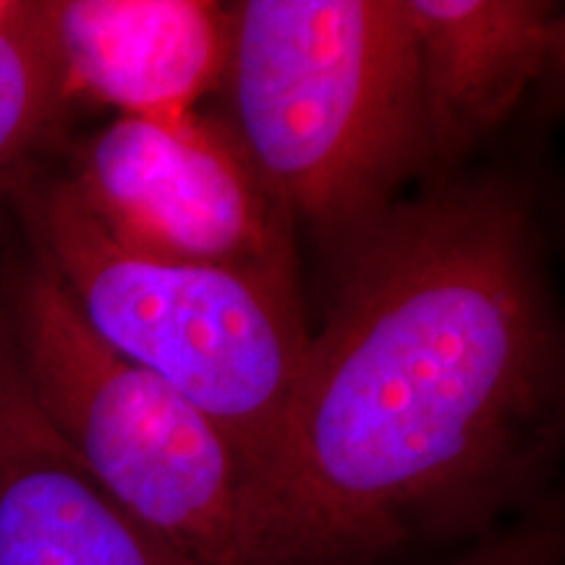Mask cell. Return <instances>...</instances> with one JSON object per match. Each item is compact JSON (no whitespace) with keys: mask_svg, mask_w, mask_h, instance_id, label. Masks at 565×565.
<instances>
[{"mask_svg":"<svg viewBox=\"0 0 565 565\" xmlns=\"http://www.w3.org/2000/svg\"><path fill=\"white\" fill-rule=\"evenodd\" d=\"M246 500L249 565H385L532 508L563 445V322L513 179L440 175L338 246Z\"/></svg>","mask_w":565,"mask_h":565,"instance_id":"cell-1","label":"cell"},{"mask_svg":"<svg viewBox=\"0 0 565 565\" xmlns=\"http://www.w3.org/2000/svg\"><path fill=\"white\" fill-rule=\"evenodd\" d=\"M228 21V124L294 225L335 252L433 173L406 0H242Z\"/></svg>","mask_w":565,"mask_h":565,"instance_id":"cell-2","label":"cell"},{"mask_svg":"<svg viewBox=\"0 0 565 565\" xmlns=\"http://www.w3.org/2000/svg\"><path fill=\"white\" fill-rule=\"evenodd\" d=\"M9 210L92 333L221 429L242 466L246 505L275 454L312 335L299 286L126 249L63 175L42 168L19 183Z\"/></svg>","mask_w":565,"mask_h":565,"instance_id":"cell-3","label":"cell"},{"mask_svg":"<svg viewBox=\"0 0 565 565\" xmlns=\"http://www.w3.org/2000/svg\"><path fill=\"white\" fill-rule=\"evenodd\" d=\"M0 333L92 477L189 565H249L244 475L192 401L105 345L24 242L0 257Z\"/></svg>","mask_w":565,"mask_h":565,"instance_id":"cell-4","label":"cell"},{"mask_svg":"<svg viewBox=\"0 0 565 565\" xmlns=\"http://www.w3.org/2000/svg\"><path fill=\"white\" fill-rule=\"evenodd\" d=\"M63 179L126 249L299 286L296 225L228 121L116 118L76 147Z\"/></svg>","mask_w":565,"mask_h":565,"instance_id":"cell-5","label":"cell"},{"mask_svg":"<svg viewBox=\"0 0 565 565\" xmlns=\"http://www.w3.org/2000/svg\"><path fill=\"white\" fill-rule=\"evenodd\" d=\"M433 173L454 175L563 68L553 0H406Z\"/></svg>","mask_w":565,"mask_h":565,"instance_id":"cell-6","label":"cell"},{"mask_svg":"<svg viewBox=\"0 0 565 565\" xmlns=\"http://www.w3.org/2000/svg\"><path fill=\"white\" fill-rule=\"evenodd\" d=\"M68 103L179 124L223 87L228 6L212 0H45Z\"/></svg>","mask_w":565,"mask_h":565,"instance_id":"cell-7","label":"cell"},{"mask_svg":"<svg viewBox=\"0 0 565 565\" xmlns=\"http://www.w3.org/2000/svg\"><path fill=\"white\" fill-rule=\"evenodd\" d=\"M0 565H189L89 475L0 333Z\"/></svg>","mask_w":565,"mask_h":565,"instance_id":"cell-8","label":"cell"},{"mask_svg":"<svg viewBox=\"0 0 565 565\" xmlns=\"http://www.w3.org/2000/svg\"><path fill=\"white\" fill-rule=\"evenodd\" d=\"M45 0H0V207L40 171L68 110Z\"/></svg>","mask_w":565,"mask_h":565,"instance_id":"cell-9","label":"cell"},{"mask_svg":"<svg viewBox=\"0 0 565 565\" xmlns=\"http://www.w3.org/2000/svg\"><path fill=\"white\" fill-rule=\"evenodd\" d=\"M565 526L553 498L529 508L513 524L469 542L461 555L445 565H563Z\"/></svg>","mask_w":565,"mask_h":565,"instance_id":"cell-10","label":"cell"}]
</instances>
